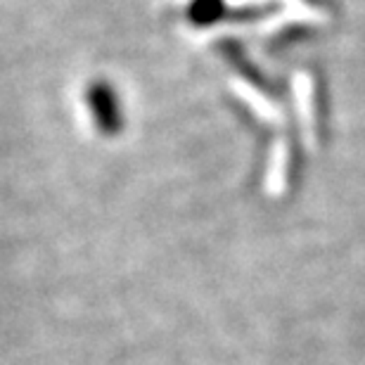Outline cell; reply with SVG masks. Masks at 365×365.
Segmentation results:
<instances>
[{
    "mask_svg": "<svg viewBox=\"0 0 365 365\" xmlns=\"http://www.w3.org/2000/svg\"><path fill=\"white\" fill-rule=\"evenodd\" d=\"M86 102H88L93 119L102 133L107 135L119 133L123 126V114H121L119 98H116V91L112 86L105 81L91 83V88L86 91Z\"/></svg>",
    "mask_w": 365,
    "mask_h": 365,
    "instance_id": "obj_1",
    "label": "cell"
}]
</instances>
